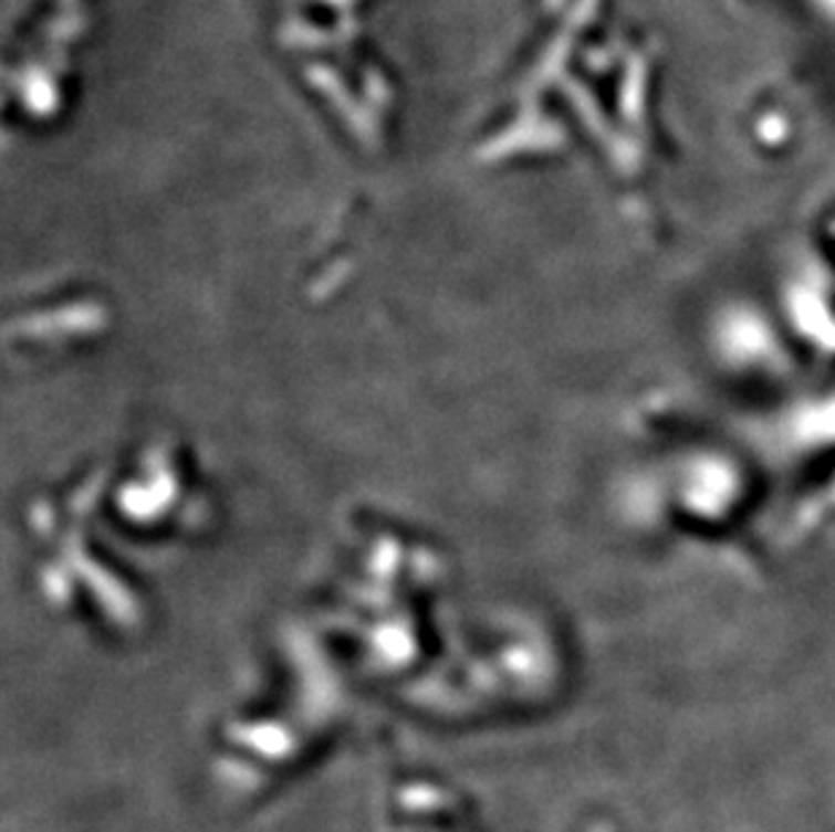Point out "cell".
I'll return each instance as SVG.
<instances>
[{
    "mask_svg": "<svg viewBox=\"0 0 835 832\" xmlns=\"http://www.w3.org/2000/svg\"><path fill=\"white\" fill-rule=\"evenodd\" d=\"M700 351L709 370L741 392L763 400L803 381V346L773 297L728 289L711 297L700 317Z\"/></svg>",
    "mask_w": 835,
    "mask_h": 832,
    "instance_id": "1",
    "label": "cell"
},
{
    "mask_svg": "<svg viewBox=\"0 0 835 832\" xmlns=\"http://www.w3.org/2000/svg\"><path fill=\"white\" fill-rule=\"evenodd\" d=\"M758 471L760 460L735 443L695 435L670 443L657 473L670 525L700 533L735 527L758 495Z\"/></svg>",
    "mask_w": 835,
    "mask_h": 832,
    "instance_id": "2",
    "label": "cell"
},
{
    "mask_svg": "<svg viewBox=\"0 0 835 832\" xmlns=\"http://www.w3.org/2000/svg\"><path fill=\"white\" fill-rule=\"evenodd\" d=\"M760 406L758 452H752L760 463L814 467L835 457V379H803Z\"/></svg>",
    "mask_w": 835,
    "mask_h": 832,
    "instance_id": "3",
    "label": "cell"
}]
</instances>
